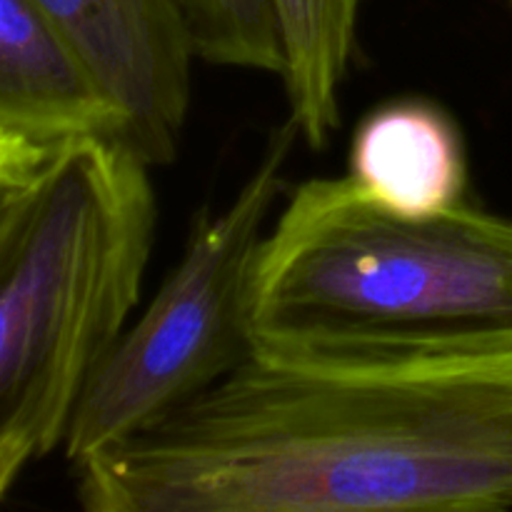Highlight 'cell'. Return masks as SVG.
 <instances>
[{"mask_svg": "<svg viewBox=\"0 0 512 512\" xmlns=\"http://www.w3.org/2000/svg\"><path fill=\"white\" fill-rule=\"evenodd\" d=\"M510 3H512V0H510Z\"/></svg>", "mask_w": 512, "mask_h": 512, "instance_id": "10", "label": "cell"}, {"mask_svg": "<svg viewBox=\"0 0 512 512\" xmlns=\"http://www.w3.org/2000/svg\"><path fill=\"white\" fill-rule=\"evenodd\" d=\"M78 48L128 118L148 165L180 153L193 98L195 33L185 0H33Z\"/></svg>", "mask_w": 512, "mask_h": 512, "instance_id": "5", "label": "cell"}, {"mask_svg": "<svg viewBox=\"0 0 512 512\" xmlns=\"http://www.w3.org/2000/svg\"><path fill=\"white\" fill-rule=\"evenodd\" d=\"M250 333L253 350L295 358L512 355V215L463 200L405 218L348 175L305 180L260 245Z\"/></svg>", "mask_w": 512, "mask_h": 512, "instance_id": "2", "label": "cell"}, {"mask_svg": "<svg viewBox=\"0 0 512 512\" xmlns=\"http://www.w3.org/2000/svg\"><path fill=\"white\" fill-rule=\"evenodd\" d=\"M100 138L128 143L118 100L33 0H0V183Z\"/></svg>", "mask_w": 512, "mask_h": 512, "instance_id": "6", "label": "cell"}, {"mask_svg": "<svg viewBox=\"0 0 512 512\" xmlns=\"http://www.w3.org/2000/svg\"><path fill=\"white\" fill-rule=\"evenodd\" d=\"M153 165L85 140L0 183V495L63 450L75 408L140 303L158 228Z\"/></svg>", "mask_w": 512, "mask_h": 512, "instance_id": "3", "label": "cell"}, {"mask_svg": "<svg viewBox=\"0 0 512 512\" xmlns=\"http://www.w3.org/2000/svg\"><path fill=\"white\" fill-rule=\"evenodd\" d=\"M198 58L220 68L283 78L285 55L273 0H185Z\"/></svg>", "mask_w": 512, "mask_h": 512, "instance_id": "9", "label": "cell"}, {"mask_svg": "<svg viewBox=\"0 0 512 512\" xmlns=\"http://www.w3.org/2000/svg\"><path fill=\"white\" fill-rule=\"evenodd\" d=\"M298 140L290 118L270 135L238 193L198 220L180 263L98 365L65 433L73 468L168 418L253 353L250 278Z\"/></svg>", "mask_w": 512, "mask_h": 512, "instance_id": "4", "label": "cell"}, {"mask_svg": "<svg viewBox=\"0 0 512 512\" xmlns=\"http://www.w3.org/2000/svg\"><path fill=\"white\" fill-rule=\"evenodd\" d=\"M365 0H273L283 40V83L293 125L313 150L328 148L340 123V90Z\"/></svg>", "mask_w": 512, "mask_h": 512, "instance_id": "8", "label": "cell"}, {"mask_svg": "<svg viewBox=\"0 0 512 512\" xmlns=\"http://www.w3.org/2000/svg\"><path fill=\"white\" fill-rule=\"evenodd\" d=\"M348 178L388 213L440 215L468 200L463 135L438 105L393 100L365 115L355 130Z\"/></svg>", "mask_w": 512, "mask_h": 512, "instance_id": "7", "label": "cell"}, {"mask_svg": "<svg viewBox=\"0 0 512 512\" xmlns=\"http://www.w3.org/2000/svg\"><path fill=\"white\" fill-rule=\"evenodd\" d=\"M88 512L512 510V355L253 350L143 433L75 465Z\"/></svg>", "mask_w": 512, "mask_h": 512, "instance_id": "1", "label": "cell"}]
</instances>
